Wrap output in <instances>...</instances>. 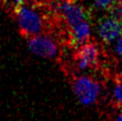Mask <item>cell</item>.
Wrapping results in <instances>:
<instances>
[{"instance_id": "1", "label": "cell", "mask_w": 122, "mask_h": 121, "mask_svg": "<svg viewBox=\"0 0 122 121\" xmlns=\"http://www.w3.org/2000/svg\"><path fill=\"white\" fill-rule=\"evenodd\" d=\"M15 14L19 29L24 36L30 37L41 33L45 22L41 14L34 8L22 3L15 7Z\"/></svg>"}, {"instance_id": "2", "label": "cell", "mask_w": 122, "mask_h": 121, "mask_svg": "<svg viewBox=\"0 0 122 121\" xmlns=\"http://www.w3.org/2000/svg\"><path fill=\"white\" fill-rule=\"evenodd\" d=\"M73 91L83 105L91 106L97 102L101 93V86L88 76H80L74 80Z\"/></svg>"}, {"instance_id": "3", "label": "cell", "mask_w": 122, "mask_h": 121, "mask_svg": "<svg viewBox=\"0 0 122 121\" xmlns=\"http://www.w3.org/2000/svg\"><path fill=\"white\" fill-rule=\"evenodd\" d=\"M28 47L34 55L45 59H54L59 50L54 38L41 33L29 37Z\"/></svg>"}, {"instance_id": "4", "label": "cell", "mask_w": 122, "mask_h": 121, "mask_svg": "<svg viewBox=\"0 0 122 121\" xmlns=\"http://www.w3.org/2000/svg\"><path fill=\"white\" fill-rule=\"evenodd\" d=\"M58 10L70 26L87 19V12L85 8L74 0H64L60 2Z\"/></svg>"}, {"instance_id": "5", "label": "cell", "mask_w": 122, "mask_h": 121, "mask_svg": "<svg viewBox=\"0 0 122 121\" xmlns=\"http://www.w3.org/2000/svg\"><path fill=\"white\" fill-rule=\"evenodd\" d=\"M98 34L104 42L111 44L122 35V22L111 16L104 17L99 20Z\"/></svg>"}, {"instance_id": "6", "label": "cell", "mask_w": 122, "mask_h": 121, "mask_svg": "<svg viewBox=\"0 0 122 121\" xmlns=\"http://www.w3.org/2000/svg\"><path fill=\"white\" fill-rule=\"evenodd\" d=\"M99 60V49L94 42L87 41L80 45L76 55L77 66L80 70H86L95 67Z\"/></svg>"}, {"instance_id": "7", "label": "cell", "mask_w": 122, "mask_h": 121, "mask_svg": "<svg viewBox=\"0 0 122 121\" xmlns=\"http://www.w3.org/2000/svg\"><path fill=\"white\" fill-rule=\"evenodd\" d=\"M70 27H71L70 37L74 45L80 46L89 40L91 36V25L87 19L82 20Z\"/></svg>"}, {"instance_id": "8", "label": "cell", "mask_w": 122, "mask_h": 121, "mask_svg": "<svg viewBox=\"0 0 122 121\" xmlns=\"http://www.w3.org/2000/svg\"><path fill=\"white\" fill-rule=\"evenodd\" d=\"M108 11H109V16H111L113 18L120 21V22H122V2H121V0L117 1L114 5L111 6L108 9Z\"/></svg>"}, {"instance_id": "9", "label": "cell", "mask_w": 122, "mask_h": 121, "mask_svg": "<svg viewBox=\"0 0 122 121\" xmlns=\"http://www.w3.org/2000/svg\"><path fill=\"white\" fill-rule=\"evenodd\" d=\"M112 98L117 105L122 106V81L117 82L112 90Z\"/></svg>"}, {"instance_id": "10", "label": "cell", "mask_w": 122, "mask_h": 121, "mask_svg": "<svg viewBox=\"0 0 122 121\" xmlns=\"http://www.w3.org/2000/svg\"><path fill=\"white\" fill-rule=\"evenodd\" d=\"M117 1H119V0H93V3L99 9L108 10L109 8L114 5Z\"/></svg>"}, {"instance_id": "11", "label": "cell", "mask_w": 122, "mask_h": 121, "mask_svg": "<svg viewBox=\"0 0 122 121\" xmlns=\"http://www.w3.org/2000/svg\"><path fill=\"white\" fill-rule=\"evenodd\" d=\"M115 51H116V54L122 59V35H120V36L116 40Z\"/></svg>"}, {"instance_id": "12", "label": "cell", "mask_w": 122, "mask_h": 121, "mask_svg": "<svg viewBox=\"0 0 122 121\" xmlns=\"http://www.w3.org/2000/svg\"><path fill=\"white\" fill-rule=\"evenodd\" d=\"M10 1L12 2L15 5V7L16 6H18V5H20V4H22L23 3V0H10Z\"/></svg>"}, {"instance_id": "13", "label": "cell", "mask_w": 122, "mask_h": 121, "mask_svg": "<svg viewBox=\"0 0 122 121\" xmlns=\"http://www.w3.org/2000/svg\"><path fill=\"white\" fill-rule=\"evenodd\" d=\"M117 120H119V121H122V112L118 115V117H117Z\"/></svg>"}, {"instance_id": "14", "label": "cell", "mask_w": 122, "mask_h": 121, "mask_svg": "<svg viewBox=\"0 0 122 121\" xmlns=\"http://www.w3.org/2000/svg\"><path fill=\"white\" fill-rule=\"evenodd\" d=\"M121 74H122V68H121Z\"/></svg>"}, {"instance_id": "15", "label": "cell", "mask_w": 122, "mask_h": 121, "mask_svg": "<svg viewBox=\"0 0 122 121\" xmlns=\"http://www.w3.org/2000/svg\"><path fill=\"white\" fill-rule=\"evenodd\" d=\"M121 2H122V0H121Z\"/></svg>"}]
</instances>
